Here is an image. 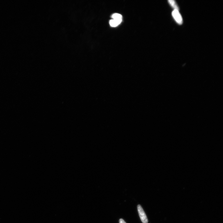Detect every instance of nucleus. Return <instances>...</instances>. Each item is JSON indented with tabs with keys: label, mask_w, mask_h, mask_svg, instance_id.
I'll list each match as a JSON object with an SVG mask.
<instances>
[{
	"label": "nucleus",
	"mask_w": 223,
	"mask_h": 223,
	"mask_svg": "<svg viewBox=\"0 0 223 223\" xmlns=\"http://www.w3.org/2000/svg\"><path fill=\"white\" fill-rule=\"evenodd\" d=\"M112 18L113 19L117 20H122V16L121 15L119 14H113L112 16Z\"/></svg>",
	"instance_id": "obj_5"
},
{
	"label": "nucleus",
	"mask_w": 223,
	"mask_h": 223,
	"mask_svg": "<svg viewBox=\"0 0 223 223\" xmlns=\"http://www.w3.org/2000/svg\"><path fill=\"white\" fill-rule=\"evenodd\" d=\"M137 209L139 215L142 222L143 223H148V218H147L146 214L141 206L140 205H138Z\"/></svg>",
	"instance_id": "obj_1"
},
{
	"label": "nucleus",
	"mask_w": 223,
	"mask_h": 223,
	"mask_svg": "<svg viewBox=\"0 0 223 223\" xmlns=\"http://www.w3.org/2000/svg\"><path fill=\"white\" fill-rule=\"evenodd\" d=\"M172 15L176 22L178 24L181 25L183 23V20L181 15L178 10H174L172 12Z\"/></svg>",
	"instance_id": "obj_2"
},
{
	"label": "nucleus",
	"mask_w": 223,
	"mask_h": 223,
	"mask_svg": "<svg viewBox=\"0 0 223 223\" xmlns=\"http://www.w3.org/2000/svg\"><path fill=\"white\" fill-rule=\"evenodd\" d=\"M122 20H111L109 22L110 26L113 27H115L118 26L121 23Z\"/></svg>",
	"instance_id": "obj_3"
},
{
	"label": "nucleus",
	"mask_w": 223,
	"mask_h": 223,
	"mask_svg": "<svg viewBox=\"0 0 223 223\" xmlns=\"http://www.w3.org/2000/svg\"><path fill=\"white\" fill-rule=\"evenodd\" d=\"M168 3L171 6L174 8V10H179V7L175 1L174 0H169V1H168Z\"/></svg>",
	"instance_id": "obj_4"
},
{
	"label": "nucleus",
	"mask_w": 223,
	"mask_h": 223,
	"mask_svg": "<svg viewBox=\"0 0 223 223\" xmlns=\"http://www.w3.org/2000/svg\"><path fill=\"white\" fill-rule=\"evenodd\" d=\"M120 223H126L124 220L123 219L121 218L119 220Z\"/></svg>",
	"instance_id": "obj_6"
}]
</instances>
